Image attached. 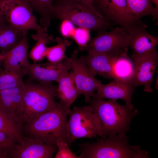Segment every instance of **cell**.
Returning a JSON list of instances; mask_svg holds the SVG:
<instances>
[{"mask_svg": "<svg viewBox=\"0 0 158 158\" xmlns=\"http://www.w3.org/2000/svg\"><path fill=\"white\" fill-rule=\"evenodd\" d=\"M70 108L61 102L55 108L25 123L22 131L26 137L39 138L51 145L68 141L67 116Z\"/></svg>", "mask_w": 158, "mask_h": 158, "instance_id": "6da1fadb", "label": "cell"}, {"mask_svg": "<svg viewBox=\"0 0 158 158\" xmlns=\"http://www.w3.org/2000/svg\"><path fill=\"white\" fill-rule=\"evenodd\" d=\"M88 103L99 121L102 128V138L112 134L126 136L132 119L138 113L137 109L133 111L126 105L119 104L116 99L106 100L99 98L95 93Z\"/></svg>", "mask_w": 158, "mask_h": 158, "instance_id": "7a4b0ae2", "label": "cell"}, {"mask_svg": "<svg viewBox=\"0 0 158 158\" xmlns=\"http://www.w3.org/2000/svg\"><path fill=\"white\" fill-rule=\"evenodd\" d=\"M52 18L97 32L111 30L116 25L106 20L92 4L75 0H55Z\"/></svg>", "mask_w": 158, "mask_h": 158, "instance_id": "3957f363", "label": "cell"}, {"mask_svg": "<svg viewBox=\"0 0 158 158\" xmlns=\"http://www.w3.org/2000/svg\"><path fill=\"white\" fill-rule=\"evenodd\" d=\"M94 142L79 144L78 158H148V152L139 146L130 145L127 136L110 135Z\"/></svg>", "mask_w": 158, "mask_h": 158, "instance_id": "277c9868", "label": "cell"}, {"mask_svg": "<svg viewBox=\"0 0 158 158\" xmlns=\"http://www.w3.org/2000/svg\"><path fill=\"white\" fill-rule=\"evenodd\" d=\"M57 87L51 82L24 83L23 120V124L32 119L54 109Z\"/></svg>", "mask_w": 158, "mask_h": 158, "instance_id": "5b68a950", "label": "cell"}, {"mask_svg": "<svg viewBox=\"0 0 158 158\" xmlns=\"http://www.w3.org/2000/svg\"><path fill=\"white\" fill-rule=\"evenodd\" d=\"M68 121V141L70 145L81 138L102 137V128L99 121L88 105L74 106L70 109Z\"/></svg>", "mask_w": 158, "mask_h": 158, "instance_id": "8992f818", "label": "cell"}, {"mask_svg": "<svg viewBox=\"0 0 158 158\" xmlns=\"http://www.w3.org/2000/svg\"><path fill=\"white\" fill-rule=\"evenodd\" d=\"M93 5L106 20L118 25L128 34L138 28L147 26L128 12L126 0H96Z\"/></svg>", "mask_w": 158, "mask_h": 158, "instance_id": "52a82bcc", "label": "cell"}, {"mask_svg": "<svg viewBox=\"0 0 158 158\" xmlns=\"http://www.w3.org/2000/svg\"><path fill=\"white\" fill-rule=\"evenodd\" d=\"M128 34L120 27L109 32H97L95 36L87 43L86 50L88 52L104 53L119 56H127Z\"/></svg>", "mask_w": 158, "mask_h": 158, "instance_id": "ba28073f", "label": "cell"}, {"mask_svg": "<svg viewBox=\"0 0 158 158\" xmlns=\"http://www.w3.org/2000/svg\"><path fill=\"white\" fill-rule=\"evenodd\" d=\"M0 11L8 24L23 31L40 27L33 9L24 0H0Z\"/></svg>", "mask_w": 158, "mask_h": 158, "instance_id": "9c48e42d", "label": "cell"}, {"mask_svg": "<svg viewBox=\"0 0 158 158\" xmlns=\"http://www.w3.org/2000/svg\"><path fill=\"white\" fill-rule=\"evenodd\" d=\"M78 51L77 50L74 51L69 58L71 68L77 90L79 95H84L85 101L87 103L95 93L94 91L102 83L95 75L90 73L86 64L82 58H77Z\"/></svg>", "mask_w": 158, "mask_h": 158, "instance_id": "30bf717a", "label": "cell"}, {"mask_svg": "<svg viewBox=\"0 0 158 158\" xmlns=\"http://www.w3.org/2000/svg\"><path fill=\"white\" fill-rule=\"evenodd\" d=\"M56 145H49L37 138L23 136L9 155L12 158H51L57 151Z\"/></svg>", "mask_w": 158, "mask_h": 158, "instance_id": "8fae6325", "label": "cell"}, {"mask_svg": "<svg viewBox=\"0 0 158 158\" xmlns=\"http://www.w3.org/2000/svg\"><path fill=\"white\" fill-rule=\"evenodd\" d=\"M70 69L69 58L65 56L63 59L57 62L29 64L25 70L26 75L28 76L31 80L44 83L53 81L57 82Z\"/></svg>", "mask_w": 158, "mask_h": 158, "instance_id": "7c38bea8", "label": "cell"}, {"mask_svg": "<svg viewBox=\"0 0 158 158\" xmlns=\"http://www.w3.org/2000/svg\"><path fill=\"white\" fill-rule=\"evenodd\" d=\"M24 83L0 91V111L8 118L22 127Z\"/></svg>", "mask_w": 158, "mask_h": 158, "instance_id": "4fadbf2b", "label": "cell"}, {"mask_svg": "<svg viewBox=\"0 0 158 158\" xmlns=\"http://www.w3.org/2000/svg\"><path fill=\"white\" fill-rule=\"evenodd\" d=\"M133 59L135 64L133 81L134 88L143 85L145 91L152 92L151 85L158 64L157 53Z\"/></svg>", "mask_w": 158, "mask_h": 158, "instance_id": "5bb4252c", "label": "cell"}, {"mask_svg": "<svg viewBox=\"0 0 158 158\" xmlns=\"http://www.w3.org/2000/svg\"><path fill=\"white\" fill-rule=\"evenodd\" d=\"M147 27L138 28L128 34L127 47L132 51L133 59L157 52L158 37L149 33Z\"/></svg>", "mask_w": 158, "mask_h": 158, "instance_id": "9a60e30c", "label": "cell"}, {"mask_svg": "<svg viewBox=\"0 0 158 158\" xmlns=\"http://www.w3.org/2000/svg\"><path fill=\"white\" fill-rule=\"evenodd\" d=\"M97 97L100 99H119L124 101L125 105L133 110L132 96L134 92L133 83L126 82L117 79L107 84H101L97 90Z\"/></svg>", "mask_w": 158, "mask_h": 158, "instance_id": "2e32d148", "label": "cell"}, {"mask_svg": "<svg viewBox=\"0 0 158 158\" xmlns=\"http://www.w3.org/2000/svg\"><path fill=\"white\" fill-rule=\"evenodd\" d=\"M118 56L107 53L88 52L86 55L80 57L92 75L114 79L112 66L114 60Z\"/></svg>", "mask_w": 158, "mask_h": 158, "instance_id": "e0dca14e", "label": "cell"}, {"mask_svg": "<svg viewBox=\"0 0 158 158\" xmlns=\"http://www.w3.org/2000/svg\"><path fill=\"white\" fill-rule=\"evenodd\" d=\"M28 31L24 33L19 43L9 51L3 55L4 69L7 71L25 69L29 66L28 51L29 46L27 35Z\"/></svg>", "mask_w": 158, "mask_h": 158, "instance_id": "ac0fdd59", "label": "cell"}, {"mask_svg": "<svg viewBox=\"0 0 158 158\" xmlns=\"http://www.w3.org/2000/svg\"><path fill=\"white\" fill-rule=\"evenodd\" d=\"M57 93L61 102L69 108L79 94L75 84L72 71L62 76L57 82Z\"/></svg>", "mask_w": 158, "mask_h": 158, "instance_id": "d6986e66", "label": "cell"}, {"mask_svg": "<svg viewBox=\"0 0 158 158\" xmlns=\"http://www.w3.org/2000/svg\"><path fill=\"white\" fill-rule=\"evenodd\" d=\"M25 31L20 30L9 24L0 27L1 54L2 55L6 54L18 44Z\"/></svg>", "mask_w": 158, "mask_h": 158, "instance_id": "ffe728a7", "label": "cell"}, {"mask_svg": "<svg viewBox=\"0 0 158 158\" xmlns=\"http://www.w3.org/2000/svg\"><path fill=\"white\" fill-rule=\"evenodd\" d=\"M37 33L32 35L31 37L37 42L31 50L29 56L34 62L40 61L46 56L48 47L47 44L54 42L55 40L53 36L49 35L41 27L37 30Z\"/></svg>", "mask_w": 158, "mask_h": 158, "instance_id": "44dd1931", "label": "cell"}, {"mask_svg": "<svg viewBox=\"0 0 158 158\" xmlns=\"http://www.w3.org/2000/svg\"><path fill=\"white\" fill-rule=\"evenodd\" d=\"M115 79L133 83L135 64L133 60L127 56H119L114 60L112 66Z\"/></svg>", "mask_w": 158, "mask_h": 158, "instance_id": "7402d4cb", "label": "cell"}, {"mask_svg": "<svg viewBox=\"0 0 158 158\" xmlns=\"http://www.w3.org/2000/svg\"><path fill=\"white\" fill-rule=\"evenodd\" d=\"M40 16V26L47 32L52 18L53 6L55 0H24Z\"/></svg>", "mask_w": 158, "mask_h": 158, "instance_id": "603a6c76", "label": "cell"}, {"mask_svg": "<svg viewBox=\"0 0 158 158\" xmlns=\"http://www.w3.org/2000/svg\"><path fill=\"white\" fill-rule=\"evenodd\" d=\"M127 11L137 18L151 15L158 20V9L153 6L150 0H126Z\"/></svg>", "mask_w": 158, "mask_h": 158, "instance_id": "cb8c5ba5", "label": "cell"}, {"mask_svg": "<svg viewBox=\"0 0 158 158\" xmlns=\"http://www.w3.org/2000/svg\"><path fill=\"white\" fill-rule=\"evenodd\" d=\"M25 69L7 71L0 70V91L18 86L24 82Z\"/></svg>", "mask_w": 158, "mask_h": 158, "instance_id": "d4e9b609", "label": "cell"}, {"mask_svg": "<svg viewBox=\"0 0 158 158\" xmlns=\"http://www.w3.org/2000/svg\"><path fill=\"white\" fill-rule=\"evenodd\" d=\"M57 44L53 47H48L46 56L49 62L56 63L61 61L65 56L67 47L70 46L72 42L66 39L57 37L55 39Z\"/></svg>", "mask_w": 158, "mask_h": 158, "instance_id": "484cf974", "label": "cell"}, {"mask_svg": "<svg viewBox=\"0 0 158 158\" xmlns=\"http://www.w3.org/2000/svg\"><path fill=\"white\" fill-rule=\"evenodd\" d=\"M0 132L6 135L17 142L24 136L22 127L8 118L1 111Z\"/></svg>", "mask_w": 158, "mask_h": 158, "instance_id": "4316f807", "label": "cell"}, {"mask_svg": "<svg viewBox=\"0 0 158 158\" xmlns=\"http://www.w3.org/2000/svg\"><path fill=\"white\" fill-rule=\"evenodd\" d=\"M88 29L79 27L75 29L71 37L76 42L80 51L86 50L87 45L90 40V31Z\"/></svg>", "mask_w": 158, "mask_h": 158, "instance_id": "83f0119b", "label": "cell"}, {"mask_svg": "<svg viewBox=\"0 0 158 158\" xmlns=\"http://www.w3.org/2000/svg\"><path fill=\"white\" fill-rule=\"evenodd\" d=\"M17 142L0 132V158H8L9 155Z\"/></svg>", "mask_w": 158, "mask_h": 158, "instance_id": "f1b7e54d", "label": "cell"}, {"mask_svg": "<svg viewBox=\"0 0 158 158\" xmlns=\"http://www.w3.org/2000/svg\"><path fill=\"white\" fill-rule=\"evenodd\" d=\"M56 145L58 150L55 158H78L75 154L70 150L67 142H60L57 143Z\"/></svg>", "mask_w": 158, "mask_h": 158, "instance_id": "f546056e", "label": "cell"}, {"mask_svg": "<svg viewBox=\"0 0 158 158\" xmlns=\"http://www.w3.org/2000/svg\"><path fill=\"white\" fill-rule=\"evenodd\" d=\"M75 28L74 25L70 21L63 20L60 26L61 34L65 37H71Z\"/></svg>", "mask_w": 158, "mask_h": 158, "instance_id": "4dcf8cb0", "label": "cell"}, {"mask_svg": "<svg viewBox=\"0 0 158 158\" xmlns=\"http://www.w3.org/2000/svg\"><path fill=\"white\" fill-rule=\"evenodd\" d=\"M8 24L5 17L0 11V28Z\"/></svg>", "mask_w": 158, "mask_h": 158, "instance_id": "1f68e13d", "label": "cell"}, {"mask_svg": "<svg viewBox=\"0 0 158 158\" xmlns=\"http://www.w3.org/2000/svg\"><path fill=\"white\" fill-rule=\"evenodd\" d=\"M78 1L89 3L92 4H93L95 2L96 0H75Z\"/></svg>", "mask_w": 158, "mask_h": 158, "instance_id": "d6a6232c", "label": "cell"}, {"mask_svg": "<svg viewBox=\"0 0 158 158\" xmlns=\"http://www.w3.org/2000/svg\"><path fill=\"white\" fill-rule=\"evenodd\" d=\"M151 2L155 5V7L158 9V0H150Z\"/></svg>", "mask_w": 158, "mask_h": 158, "instance_id": "836d02e7", "label": "cell"}, {"mask_svg": "<svg viewBox=\"0 0 158 158\" xmlns=\"http://www.w3.org/2000/svg\"><path fill=\"white\" fill-rule=\"evenodd\" d=\"M4 59V56L0 53V66L2 63Z\"/></svg>", "mask_w": 158, "mask_h": 158, "instance_id": "e575fe53", "label": "cell"}]
</instances>
